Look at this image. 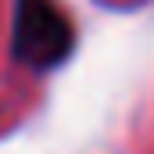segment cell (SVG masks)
<instances>
[{
  "instance_id": "6da1fadb",
  "label": "cell",
  "mask_w": 154,
  "mask_h": 154,
  "mask_svg": "<svg viewBox=\"0 0 154 154\" xmlns=\"http://www.w3.org/2000/svg\"><path fill=\"white\" fill-rule=\"evenodd\" d=\"M72 50H75V29L57 0H14L11 54L18 65L54 72L57 65L68 61Z\"/></svg>"
}]
</instances>
